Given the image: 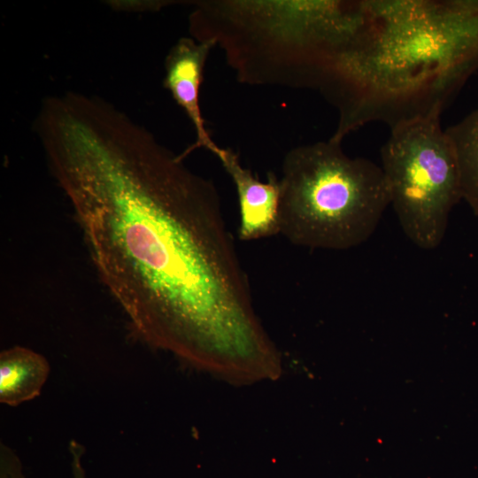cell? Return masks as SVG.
<instances>
[{
    "instance_id": "obj_1",
    "label": "cell",
    "mask_w": 478,
    "mask_h": 478,
    "mask_svg": "<svg viewBox=\"0 0 478 478\" xmlns=\"http://www.w3.org/2000/svg\"><path fill=\"white\" fill-rule=\"evenodd\" d=\"M37 134L99 277L150 346L224 381L274 342L212 181L103 99L69 97Z\"/></svg>"
},
{
    "instance_id": "obj_2",
    "label": "cell",
    "mask_w": 478,
    "mask_h": 478,
    "mask_svg": "<svg viewBox=\"0 0 478 478\" xmlns=\"http://www.w3.org/2000/svg\"><path fill=\"white\" fill-rule=\"evenodd\" d=\"M367 19L318 90L342 142L365 124L390 129L440 117L478 72V0H366Z\"/></svg>"
},
{
    "instance_id": "obj_3",
    "label": "cell",
    "mask_w": 478,
    "mask_h": 478,
    "mask_svg": "<svg viewBox=\"0 0 478 478\" xmlns=\"http://www.w3.org/2000/svg\"><path fill=\"white\" fill-rule=\"evenodd\" d=\"M365 5V0L197 1L189 30L223 50L240 82L318 89L364 27Z\"/></svg>"
},
{
    "instance_id": "obj_4",
    "label": "cell",
    "mask_w": 478,
    "mask_h": 478,
    "mask_svg": "<svg viewBox=\"0 0 478 478\" xmlns=\"http://www.w3.org/2000/svg\"><path fill=\"white\" fill-rule=\"evenodd\" d=\"M342 142L290 150L279 180V234L302 247L347 250L364 243L390 204L380 166L351 158Z\"/></svg>"
},
{
    "instance_id": "obj_5",
    "label": "cell",
    "mask_w": 478,
    "mask_h": 478,
    "mask_svg": "<svg viewBox=\"0 0 478 478\" xmlns=\"http://www.w3.org/2000/svg\"><path fill=\"white\" fill-rule=\"evenodd\" d=\"M380 154L390 204L404 233L422 250L438 247L450 212L462 199L456 151L440 117L391 128Z\"/></svg>"
},
{
    "instance_id": "obj_6",
    "label": "cell",
    "mask_w": 478,
    "mask_h": 478,
    "mask_svg": "<svg viewBox=\"0 0 478 478\" xmlns=\"http://www.w3.org/2000/svg\"><path fill=\"white\" fill-rule=\"evenodd\" d=\"M212 42H198L194 38L181 37L170 49L165 61V87L175 102L183 109L194 126L196 142L181 155L183 158L197 148H204L213 155L220 146L209 135L199 105V89L204 69L211 50Z\"/></svg>"
},
{
    "instance_id": "obj_7",
    "label": "cell",
    "mask_w": 478,
    "mask_h": 478,
    "mask_svg": "<svg viewBox=\"0 0 478 478\" xmlns=\"http://www.w3.org/2000/svg\"><path fill=\"white\" fill-rule=\"evenodd\" d=\"M215 156L230 175L237 192L239 237L251 241L279 234V180L273 174L268 181L257 179L228 149L220 147Z\"/></svg>"
},
{
    "instance_id": "obj_8",
    "label": "cell",
    "mask_w": 478,
    "mask_h": 478,
    "mask_svg": "<svg viewBox=\"0 0 478 478\" xmlns=\"http://www.w3.org/2000/svg\"><path fill=\"white\" fill-rule=\"evenodd\" d=\"M50 372L48 360L40 353L13 346L0 354V402L17 406L41 394Z\"/></svg>"
},
{
    "instance_id": "obj_9",
    "label": "cell",
    "mask_w": 478,
    "mask_h": 478,
    "mask_svg": "<svg viewBox=\"0 0 478 478\" xmlns=\"http://www.w3.org/2000/svg\"><path fill=\"white\" fill-rule=\"evenodd\" d=\"M445 132L456 151L462 199L478 216V108Z\"/></svg>"
},
{
    "instance_id": "obj_10",
    "label": "cell",
    "mask_w": 478,
    "mask_h": 478,
    "mask_svg": "<svg viewBox=\"0 0 478 478\" xmlns=\"http://www.w3.org/2000/svg\"><path fill=\"white\" fill-rule=\"evenodd\" d=\"M68 448L71 458L72 478H88L82 460L85 452L83 445L77 441L72 440Z\"/></svg>"
}]
</instances>
